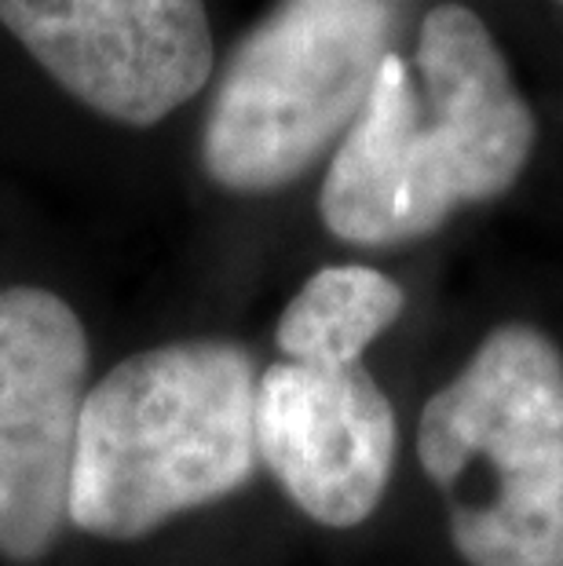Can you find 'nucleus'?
<instances>
[{"instance_id": "39448f33", "label": "nucleus", "mask_w": 563, "mask_h": 566, "mask_svg": "<svg viewBox=\"0 0 563 566\" xmlns=\"http://www.w3.org/2000/svg\"><path fill=\"white\" fill-rule=\"evenodd\" d=\"M92 352L77 311L38 285L0 289V559L41 563L66 526Z\"/></svg>"}, {"instance_id": "423d86ee", "label": "nucleus", "mask_w": 563, "mask_h": 566, "mask_svg": "<svg viewBox=\"0 0 563 566\" xmlns=\"http://www.w3.org/2000/svg\"><path fill=\"white\" fill-rule=\"evenodd\" d=\"M0 27L88 111L150 128L212 74L206 0H0Z\"/></svg>"}, {"instance_id": "f257e3e1", "label": "nucleus", "mask_w": 563, "mask_h": 566, "mask_svg": "<svg viewBox=\"0 0 563 566\" xmlns=\"http://www.w3.org/2000/svg\"><path fill=\"white\" fill-rule=\"evenodd\" d=\"M417 81L388 52L319 190L322 223L363 249L436 234L461 205L494 201L534 150V114L476 11L432 8L417 38Z\"/></svg>"}, {"instance_id": "7ed1b4c3", "label": "nucleus", "mask_w": 563, "mask_h": 566, "mask_svg": "<svg viewBox=\"0 0 563 566\" xmlns=\"http://www.w3.org/2000/svg\"><path fill=\"white\" fill-rule=\"evenodd\" d=\"M417 461L447 497L465 566H563V352L538 325L490 329L425 402Z\"/></svg>"}, {"instance_id": "20e7f679", "label": "nucleus", "mask_w": 563, "mask_h": 566, "mask_svg": "<svg viewBox=\"0 0 563 566\" xmlns=\"http://www.w3.org/2000/svg\"><path fill=\"white\" fill-rule=\"evenodd\" d=\"M392 38V0H279L227 59L201 165L231 195H274L311 172L363 111Z\"/></svg>"}, {"instance_id": "f03ea898", "label": "nucleus", "mask_w": 563, "mask_h": 566, "mask_svg": "<svg viewBox=\"0 0 563 566\" xmlns=\"http://www.w3.org/2000/svg\"><path fill=\"white\" fill-rule=\"evenodd\" d=\"M257 384L249 347L176 340L128 355L85 395L66 523L139 541L257 479Z\"/></svg>"}, {"instance_id": "0eeeda50", "label": "nucleus", "mask_w": 563, "mask_h": 566, "mask_svg": "<svg viewBox=\"0 0 563 566\" xmlns=\"http://www.w3.org/2000/svg\"><path fill=\"white\" fill-rule=\"evenodd\" d=\"M257 450L307 520L352 530L385 501L399 424L363 363L341 369L274 363L257 384Z\"/></svg>"}, {"instance_id": "6e6552de", "label": "nucleus", "mask_w": 563, "mask_h": 566, "mask_svg": "<svg viewBox=\"0 0 563 566\" xmlns=\"http://www.w3.org/2000/svg\"><path fill=\"white\" fill-rule=\"evenodd\" d=\"M406 293L399 282L374 268H322L285 304L274 344L285 363L341 369L358 366L366 347L403 315Z\"/></svg>"}]
</instances>
